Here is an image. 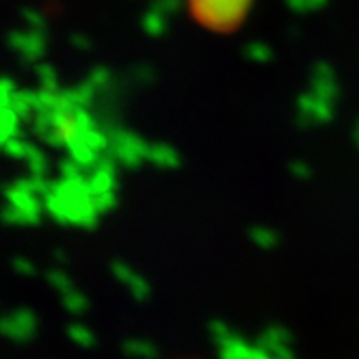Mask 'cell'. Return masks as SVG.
<instances>
[{
  "label": "cell",
  "mask_w": 359,
  "mask_h": 359,
  "mask_svg": "<svg viewBox=\"0 0 359 359\" xmlns=\"http://www.w3.org/2000/svg\"><path fill=\"white\" fill-rule=\"evenodd\" d=\"M191 15L210 31H232L247 18L253 0H184Z\"/></svg>",
  "instance_id": "6da1fadb"
}]
</instances>
